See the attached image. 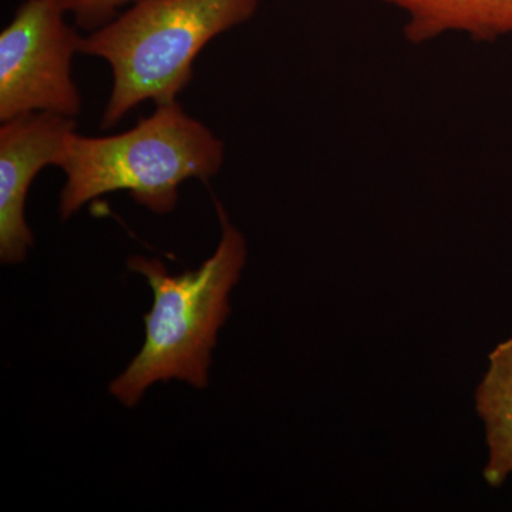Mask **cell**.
I'll list each match as a JSON object with an SVG mask.
<instances>
[{
    "mask_svg": "<svg viewBox=\"0 0 512 512\" xmlns=\"http://www.w3.org/2000/svg\"><path fill=\"white\" fill-rule=\"evenodd\" d=\"M225 146L200 120L185 113L178 100L156 110L123 133L67 140L57 168L66 175L60 218L69 220L87 202L127 191L156 214L177 207L187 180L208 181L220 173Z\"/></svg>",
    "mask_w": 512,
    "mask_h": 512,
    "instance_id": "cell-1",
    "label": "cell"
},
{
    "mask_svg": "<svg viewBox=\"0 0 512 512\" xmlns=\"http://www.w3.org/2000/svg\"><path fill=\"white\" fill-rule=\"evenodd\" d=\"M221 239L217 251L195 271L170 275L158 259L131 256V271L146 276L154 293L144 316L146 340L127 369L110 384V393L134 407L148 387L171 379L202 389L208 384L218 330L228 318L229 292L237 285L247 241L217 202Z\"/></svg>",
    "mask_w": 512,
    "mask_h": 512,
    "instance_id": "cell-2",
    "label": "cell"
},
{
    "mask_svg": "<svg viewBox=\"0 0 512 512\" xmlns=\"http://www.w3.org/2000/svg\"><path fill=\"white\" fill-rule=\"evenodd\" d=\"M261 0H140L82 37L80 55L113 73L101 126L119 124L144 101L177 100L198 55L215 37L254 18Z\"/></svg>",
    "mask_w": 512,
    "mask_h": 512,
    "instance_id": "cell-3",
    "label": "cell"
},
{
    "mask_svg": "<svg viewBox=\"0 0 512 512\" xmlns=\"http://www.w3.org/2000/svg\"><path fill=\"white\" fill-rule=\"evenodd\" d=\"M66 15L56 0H25L0 33V121L30 113L79 117L72 63L83 36Z\"/></svg>",
    "mask_w": 512,
    "mask_h": 512,
    "instance_id": "cell-4",
    "label": "cell"
},
{
    "mask_svg": "<svg viewBox=\"0 0 512 512\" xmlns=\"http://www.w3.org/2000/svg\"><path fill=\"white\" fill-rule=\"evenodd\" d=\"M76 119L52 113H30L0 126V259L20 264L35 244L26 221L30 185L49 165L59 164Z\"/></svg>",
    "mask_w": 512,
    "mask_h": 512,
    "instance_id": "cell-5",
    "label": "cell"
},
{
    "mask_svg": "<svg viewBox=\"0 0 512 512\" xmlns=\"http://www.w3.org/2000/svg\"><path fill=\"white\" fill-rule=\"evenodd\" d=\"M406 16L404 37L414 45L447 33L488 42L512 35V0H382Z\"/></svg>",
    "mask_w": 512,
    "mask_h": 512,
    "instance_id": "cell-6",
    "label": "cell"
},
{
    "mask_svg": "<svg viewBox=\"0 0 512 512\" xmlns=\"http://www.w3.org/2000/svg\"><path fill=\"white\" fill-rule=\"evenodd\" d=\"M476 410L488 450L484 480L501 487L512 476V336L488 356L487 372L476 390Z\"/></svg>",
    "mask_w": 512,
    "mask_h": 512,
    "instance_id": "cell-7",
    "label": "cell"
},
{
    "mask_svg": "<svg viewBox=\"0 0 512 512\" xmlns=\"http://www.w3.org/2000/svg\"><path fill=\"white\" fill-rule=\"evenodd\" d=\"M67 13L74 16L77 25L94 30L116 18L119 9L140 0H56Z\"/></svg>",
    "mask_w": 512,
    "mask_h": 512,
    "instance_id": "cell-8",
    "label": "cell"
}]
</instances>
